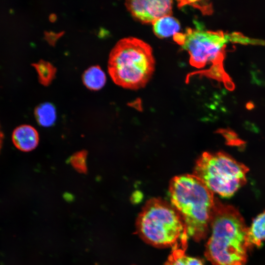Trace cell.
Instances as JSON below:
<instances>
[{
    "instance_id": "1",
    "label": "cell",
    "mask_w": 265,
    "mask_h": 265,
    "mask_svg": "<svg viewBox=\"0 0 265 265\" xmlns=\"http://www.w3.org/2000/svg\"><path fill=\"white\" fill-rule=\"evenodd\" d=\"M205 256L212 265H245L248 227L238 210L216 200Z\"/></svg>"
},
{
    "instance_id": "2",
    "label": "cell",
    "mask_w": 265,
    "mask_h": 265,
    "mask_svg": "<svg viewBox=\"0 0 265 265\" xmlns=\"http://www.w3.org/2000/svg\"><path fill=\"white\" fill-rule=\"evenodd\" d=\"M169 192L171 204L182 218L188 236L196 241L204 239L217 200L213 192L194 174L174 177Z\"/></svg>"
},
{
    "instance_id": "3",
    "label": "cell",
    "mask_w": 265,
    "mask_h": 265,
    "mask_svg": "<svg viewBox=\"0 0 265 265\" xmlns=\"http://www.w3.org/2000/svg\"><path fill=\"white\" fill-rule=\"evenodd\" d=\"M135 226L137 234L149 244L172 250L186 249L189 236L182 218L171 204L160 198L146 202Z\"/></svg>"
},
{
    "instance_id": "4",
    "label": "cell",
    "mask_w": 265,
    "mask_h": 265,
    "mask_svg": "<svg viewBox=\"0 0 265 265\" xmlns=\"http://www.w3.org/2000/svg\"><path fill=\"white\" fill-rule=\"evenodd\" d=\"M151 47L138 38L119 40L108 57V71L113 82L123 88L136 90L144 87L155 71Z\"/></svg>"
},
{
    "instance_id": "5",
    "label": "cell",
    "mask_w": 265,
    "mask_h": 265,
    "mask_svg": "<svg viewBox=\"0 0 265 265\" xmlns=\"http://www.w3.org/2000/svg\"><path fill=\"white\" fill-rule=\"evenodd\" d=\"M248 171L227 153L205 152L196 161L193 174L213 192L230 198L245 184Z\"/></svg>"
},
{
    "instance_id": "6",
    "label": "cell",
    "mask_w": 265,
    "mask_h": 265,
    "mask_svg": "<svg viewBox=\"0 0 265 265\" xmlns=\"http://www.w3.org/2000/svg\"><path fill=\"white\" fill-rule=\"evenodd\" d=\"M174 40L189 54L190 64L197 68L222 63L229 36L222 31L187 28L185 33H177Z\"/></svg>"
},
{
    "instance_id": "7",
    "label": "cell",
    "mask_w": 265,
    "mask_h": 265,
    "mask_svg": "<svg viewBox=\"0 0 265 265\" xmlns=\"http://www.w3.org/2000/svg\"><path fill=\"white\" fill-rule=\"evenodd\" d=\"M132 16L143 24H153L159 19L172 13V0H132L125 2Z\"/></svg>"
},
{
    "instance_id": "8",
    "label": "cell",
    "mask_w": 265,
    "mask_h": 265,
    "mask_svg": "<svg viewBox=\"0 0 265 265\" xmlns=\"http://www.w3.org/2000/svg\"><path fill=\"white\" fill-rule=\"evenodd\" d=\"M12 141L18 149L28 152L35 149L38 145L39 135L37 131L32 126L22 125L14 130Z\"/></svg>"
},
{
    "instance_id": "9",
    "label": "cell",
    "mask_w": 265,
    "mask_h": 265,
    "mask_svg": "<svg viewBox=\"0 0 265 265\" xmlns=\"http://www.w3.org/2000/svg\"><path fill=\"white\" fill-rule=\"evenodd\" d=\"M246 238L249 249L260 247L265 240V211L259 214L248 227Z\"/></svg>"
},
{
    "instance_id": "10",
    "label": "cell",
    "mask_w": 265,
    "mask_h": 265,
    "mask_svg": "<svg viewBox=\"0 0 265 265\" xmlns=\"http://www.w3.org/2000/svg\"><path fill=\"white\" fill-rule=\"evenodd\" d=\"M152 25L155 34L159 38L174 36L180 29L179 22L171 15L161 17Z\"/></svg>"
},
{
    "instance_id": "11",
    "label": "cell",
    "mask_w": 265,
    "mask_h": 265,
    "mask_svg": "<svg viewBox=\"0 0 265 265\" xmlns=\"http://www.w3.org/2000/svg\"><path fill=\"white\" fill-rule=\"evenodd\" d=\"M82 78L84 85L91 90H100L106 82L105 73L98 65L92 66L87 69Z\"/></svg>"
},
{
    "instance_id": "12",
    "label": "cell",
    "mask_w": 265,
    "mask_h": 265,
    "mask_svg": "<svg viewBox=\"0 0 265 265\" xmlns=\"http://www.w3.org/2000/svg\"><path fill=\"white\" fill-rule=\"evenodd\" d=\"M34 114L38 123L44 127L53 125L56 118V110L51 103H44L36 107Z\"/></svg>"
},
{
    "instance_id": "13",
    "label": "cell",
    "mask_w": 265,
    "mask_h": 265,
    "mask_svg": "<svg viewBox=\"0 0 265 265\" xmlns=\"http://www.w3.org/2000/svg\"><path fill=\"white\" fill-rule=\"evenodd\" d=\"M185 251L182 249L172 250L164 265H204L201 260L186 255Z\"/></svg>"
},
{
    "instance_id": "14",
    "label": "cell",
    "mask_w": 265,
    "mask_h": 265,
    "mask_svg": "<svg viewBox=\"0 0 265 265\" xmlns=\"http://www.w3.org/2000/svg\"><path fill=\"white\" fill-rule=\"evenodd\" d=\"M33 66L37 71L40 82L44 86H48L54 79L56 68L50 62L41 60Z\"/></svg>"
},
{
    "instance_id": "15",
    "label": "cell",
    "mask_w": 265,
    "mask_h": 265,
    "mask_svg": "<svg viewBox=\"0 0 265 265\" xmlns=\"http://www.w3.org/2000/svg\"><path fill=\"white\" fill-rule=\"evenodd\" d=\"M87 152L85 150L78 152L73 154L70 159V162L79 172H87L86 158Z\"/></svg>"
},
{
    "instance_id": "16",
    "label": "cell",
    "mask_w": 265,
    "mask_h": 265,
    "mask_svg": "<svg viewBox=\"0 0 265 265\" xmlns=\"http://www.w3.org/2000/svg\"><path fill=\"white\" fill-rule=\"evenodd\" d=\"M223 135L226 138L227 144L230 145H241L243 143L240 139L238 137L237 134L233 131L230 130H222L221 132Z\"/></svg>"
},
{
    "instance_id": "17",
    "label": "cell",
    "mask_w": 265,
    "mask_h": 265,
    "mask_svg": "<svg viewBox=\"0 0 265 265\" xmlns=\"http://www.w3.org/2000/svg\"><path fill=\"white\" fill-rule=\"evenodd\" d=\"M64 33L63 31L59 32H54L53 31H45V40L48 43L54 46L58 39H59Z\"/></svg>"
},
{
    "instance_id": "18",
    "label": "cell",
    "mask_w": 265,
    "mask_h": 265,
    "mask_svg": "<svg viewBox=\"0 0 265 265\" xmlns=\"http://www.w3.org/2000/svg\"><path fill=\"white\" fill-rule=\"evenodd\" d=\"M49 18L51 21L54 22L56 19V16L55 15L53 14L50 16Z\"/></svg>"
},
{
    "instance_id": "19",
    "label": "cell",
    "mask_w": 265,
    "mask_h": 265,
    "mask_svg": "<svg viewBox=\"0 0 265 265\" xmlns=\"http://www.w3.org/2000/svg\"><path fill=\"white\" fill-rule=\"evenodd\" d=\"M2 139H3V133H2V132L0 128V149L1 148V145H2Z\"/></svg>"
}]
</instances>
